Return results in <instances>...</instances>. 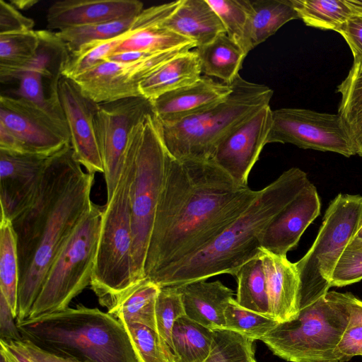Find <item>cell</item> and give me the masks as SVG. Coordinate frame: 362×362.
Returning <instances> with one entry per match:
<instances>
[{
    "instance_id": "cell-25",
    "label": "cell",
    "mask_w": 362,
    "mask_h": 362,
    "mask_svg": "<svg viewBox=\"0 0 362 362\" xmlns=\"http://www.w3.org/2000/svg\"><path fill=\"white\" fill-rule=\"evenodd\" d=\"M248 18L242 49L250 51L288 22L299 19L291 0H249Z\"/></svg>"
},
{
    "instance_id": "cell-17",
    "label": "cell",
    "mask_w": 362,
    "mask_h": 362,
    "mask_svg": "<svg viewBox=\"0 0 362 362\" xmlns=\"http://www.w3.org/2000/svg\"><path fill=\"white\" fill-rule=\"evenodd\" d=\"M317 188L310 182L272 221L267 228L262 248L286 256L295 248L310 224L320 214Z\"/></svg>"
},
{
    "instance_id": "cell-20",
    "label": "cell",
    "mask_w": 362,
    "mask_h": 362,
    "mask_svg": "<svg viewBox=\"0 0 362 362\" xmlns=\"http://www.w3.org/2000/svg\"><path fill=\"white\" fill-rule=\"evenodd\" d=\"M231 85L202 76L194 83L166 93L151 101L161 123H171L202 113L227 99Z\"/></svg>"
},
{
    "instance_id": "cell-39",
    "label": "cell",
    "mask_w": 362,
    "mask_h": 362,
    "mask_svg": "<svg viewBox=\"0 0 362 362\" xmlns=\"http://www.w3.org/2000/svg\"><path fill=\"white\" fill-rule=\"evenodd\" d=\"M253 342L229 329L214 330L211 352L205 362H255Z\"/></svg>"
},
{
    "instance_id": "cell-7",
    "label": "cell",
    "mask_w": 362,
    "mask_h": 362,
    "mask_svg": "<svg viewBox=\"0 0 362 362\" xmlns=\"http://www.w3.org/2000/svg\"><path fill=\"white\" fill-rule=\"evenodd\" d=\"M350 293L328 291L300 308L298 317L279 323L261 339L290 362H339L335 350L350 318Z\"/></svg>"
},
{
    "instance_id": "cell-11",
    "label": "cell",
    "mask_w": 362,
    "mask_h": 362,
    "mask_svg": "<svg viewBox=\"0 0 362 362\" xmlns=\"http://www.w3.org/2000/svg\"><path fill=\"white\" fill-rule=\"evenodd\" d=\"M291 144L304 149L356 155L349 130L339 114L284 107L272 110L267 144Z\"/></svg>"
},
{
    "instance_id": "cell-1",
    "label": "cell",
    "mask_w": 362,
    "mask_h": 362,
    "mask_svg": "<svg viewBox=\"0 0 362 362\" xmlns=\"http://www.w3.org/2000/svg\"><path fill=\"white\" fill-rule=\"evenodd\" d=\"M257 193L238 186L211 160L170 156L146 252L145 278L153 281L204 248L245 211Z\"/></svg>"
},
{
    "instance_id": "cell-44",
    "label": "cell",
    "mask_w": 362,
    "mask_h": 362,
    "mask_svg": "<svg viewBox=\"0 0 362 362\" xmlns=\"http://www.w3.org/2000/svg\"><path fill=\"white\" fill-rule=\"evenodd\" d=\"M34 21L23 15L11 2L0 0V34L33 30Z\"/></svg>"
},
{
    "instance_id": "cell-16",
    "label": "cell",
    "mask_w": 362,
    "mask_h": 362,
    "mask_svg": "<svg viewBox=\"0 0 362 362\" xmlns=\"http://www.w3.org/2000/svg\"><path fill=\"white\" fill-rule=\"evenodd\" d=\"M59 96L77 160L90 174L104 173L94 126L98 104L86 96L73 79L64 76L59 83Z\"/></svg>"
},
{
    "instance_id": "cell-35",
    "label": "cell",
    "mask_w": 362,
    "mask_h": 362,
    "mask_svg": "<svg viewBox=\"0 0 362 362\" xmlns=\"http://www.w3.org/2000/svg\"><path fill=\"white\" fill-rule=\"evenodd\" d=\"M128 30L118 37L93 41L83 45L74 52H69L63 69V76L74 79L103 62L108 60L110 56L127 37Z\"/></svg>"
},
{
    "instance_id": "cell-45",
    "label": "cell",
    "mask_w": 362,
    "mask_h": 362,
    "mask_svg": "<svg viewBox=\"0 0 362 362\" xmlns=\"http://www.w3.org/2000/svg\"><path fill=\"white\" fill-rule=\"evenodd\" d=\"M337 33L347 42L354 59H362V14H353Z\"/></svg>"
},
{
    "instance_id": "cell-10",
    "label": "cell",
    "mask_w": 362,
    "mask_h": 362,
    "mask_svg": "<svg viewBox=\"0 0 362 362\" xmlns=\"http://www.w3.org/2000/svg\"><path fill=\"white\" fill-rule=\"evenodd\" d=\"M362 212V196L338 194L329 204L316 238L295 262L300 279L299 308L325 295L343 251L354 238Z\"/></svg>"
},
{
    "instance_id": "cell-26",
    "label": "cell",
    "mask_w": 362,
    "mask_h": 362,
    "mask_svg": "<svg viewBox=\"0 0 362 362\" xmlns=\"http://www.w3.org/2000/svg\"><path fill=\"white\" fill-rule=\"evenodd\" d=\"M83 93L95 103H109L141 96L139 89L124 81L117 62L107 60L73 79Z\"/></svg>"
},
{
    "instance_id": "cell-14",
    "label": "cell",
    "mask_w": 362,
    "mask_h": 362,
    "mask_svg": "<svg viewBox=\"0 0 362 362\" xmlns=\"http://www.w3.org/2000/svg\"><path fill=\"white\" fill-rule=\"evenodd\" d=\"M272 124V110L266 105L229 132L217 144L211 160L241 187L258 160Z\"/></svg>"
},
{
    "instance_id": "cell-52",
    "label": "cell",
    "mask_w": 362,
    "mask_h": 362,
    "mask_svg": "<svg viewBox=\"0 0 362 362\" xmlns=\"http://www.w3.org/2000/svg\"><path fill=\"white\" fill-rule=\"evenodd\" d=\"M0 362H8L6 356L1 351H0Z\"/></svg>"
},
{
    "instance_id": "cell-21",
    "label": "cell",
    "mask_w": 362,
    "mask_h": 362,
    "mask_svg": "<svg viewBox=\"0 0 362 362\" xmlns=\"http://www.w3.org/2000/svg\"><path fill=\"white\" fill-rule=\"evenodd\" d=\"M259 256L264 272L270 312L279 323L299 314L300 279L295 263L286 256L261 249Z\"/></svg>"
},
{
    "instance_id": "cell-34",
    "label": "cell",
    "mask_w": 362,
    "mask_h": 362,
    "mask_svg": "<svg viewBox=\"0 0 362 362\" xmlns=\"http://www.w3.org/2000/svg\"><path fill=\"white\" fill-rule=\"evenodd\" d=\"M306 25L338 32L354 11L346 0H291Z\"/></svg>"
},
{
    "instance_id": "cell-19",
    "label": "cell",
    "mask_w": 362,
    "mask_h": 362,
    "mask_svg": "<svg viewBox=\"0 0 362 362\" xmlns=\"http://www.w3.org/2000/svg\"><path fill=\"white\" fill-rule=\"evenodd\" d=\"M144 10L137 0H64L52 4L47 13V30L66 28L133 18Z\"/></svg>"
},
{
    "instance_id": "cell-42",
    "label": "cell",
    "mask_w": 362,
    "mask_h": 362,
    "mask_svg": "<svg viewBox=\"0 0 362 362\" xmlns=\"http://www.w3.org/2000/svg\"><path fill=\"white\" fill-rule=\"evenodd\" d=\"M350 318L335 352L339 362L362 356V300L349 294Z\"/></svg>"
},
{
    "instance_id": "cell-24",
    "label": "cell",
    "mask_w": 362,
    "mask_h": 362,
    "mask_svg": "<svg viewBox=\"0 0 362 362\" xmlns=\"http://www.w3.org/2000/svg\"><path fill=\"white\" fill-rule=\"evenodd\" d=\"M198 56L194 50L180 52L139 84L141 96L152 101L160 95L190 85L202 76Z\"/></svg>"
},
{
    "instance_id": "cell-18",
    "label": "cell",
    "mask_w": 362,
    "mask_h": 362,
    "mask_svg": "<svg viewBox=\"0 0 362 362\" xmlns=\"http://www.w3.org/2000/svg\"><path fill=\"white\" fill-rule=\"evenodd\" d=\"M181 2L182 0H178L144 9L135 17L127 37L115 52L153 53L173 49L187 51L196 48L193 41L163 25Z\"/></svg>"
},
{
    "instance_id": "cell-9",
    "label": "cell",
    "mask_w": 362,
    "mask_h": 362,
    "mask_svg": "<svg viewBox=\"0 0 362 362\" xmlns=\"http://www.w3.org/2000/svg\"><path fill=\"white\" fill-rule=\"evenodd\" d=\"M103 211L93 203L66 240L47 272L28 318L68 308L71 301L90 284Z\"/></svg>"
},
{
    "instance_id": "cell-13",
    "label": "cell",
    "mask_w": 362,
    "mask_h": 362,
    "mask_svg": "<svg viewBox=\"0 0 362 362\" xmlns=\"http://www.w3.org/2000/svg\"><path fill=\"white\" fill-rule=\"evenodd\" d=\"M0 124L19 141L24 153L49 156L70 144L66 122L22 98L1 95Z\"/></svg>"
},
{
    "instance_id": "cell-22",
    "label": "cell",
    "mask_w": 362,
    "mask_h": 362,
    "mask_svg": "<svg viewBox=\"0 0 362 362\" xmlns=\"http://www.w3.org/2000/svg\"><path fill=\"white\" fill-rule=\"evenodd\" d=\"M185 316L211 329H224L225 310L234 292L220 281L199 280L176 286Z\"/></svg>"
},
{
    "instance_id": "cell-47",
    "label": "cell",
    "mask_w": 362,
    "mask_h": 362,
    "mask_svg": "<svg viewBox=\"0 0 362 362\" xmlns=\"http://www.w3.org/2000/svg\"><path fill=\"white\" fill-rule=\"evenodd\" d=\"M0 351L8 362H38L28 351L23 340L0 341Z\"/></svg>"
},
{
    "instance_id": "cell-23",
    "label": "cell",
    "mask_w": 362,
    "mask_h": 362,
    "mask_svg": "<svg viewBox=\"0 0 362 362\" xmlns=\"http://www.w3.org/2000/svg\"><path fill=\"white\" fill-rule=\"evenodd\" d=\"M163 25L193 41L197 47L212 42L226 33L225 27L206 0H182L178 8Z\"/></svg>"
},
{
    "instance_id": "cell-29",
    "label": "cell",
    "mask_w": 362,
    "mask_h": 362,
    "mask_svg": "<svg viewBox=\"0 0 362 362\" xmlns=\"http://www.w3.org/2000/svg\"><path fill=\"white\" fill-rule=\"evenodd\" d=\"M39 45L37 30L0 34V81H16L18 74L33 59Z\"/></svg>"
},
{
    "instance_id": "cell-33",
    "label": "cell",
    "mask_w": 362,
    "mask_h": 362,
    "mask_svg": "<svg viewBox=\"0 0 362 362\" xmlns=\"http://www.w3.org/2000/svg\"><path fill=\"white\" fill-rule=\"evenodd\" d=\"M234 276L238 284L237 303L245 309L272 317L262 262L259 255L241 266Z\"/></svg>"
},
{
    "instance_id": "cell-43",
    "label": "cell",
    "mask_w": 362,
    "mask_h": 362,
    "mask_svg": "<svg viewBox=\"0 0 362 362\" xmlns=\"http://www.w3.org/2000/svg\"><path fill=\"white\" fill-rule=\"evenodd\" d=\"M362 280V240L354 238L347 245L332 274L330 286L341 287Z\"/></svg>"
},
{
    "instance_id": "cell-40",
    "label": "cell",
    "mask_w": 362,
    "mask_h": 362,
    "mask_svg": "<svg viewBox=\"0 0 362 362\" xmlns=\"http://www.w3.org/2000/svg\"><path fill=\"white\" fill-rule=\"evenodd\" d=\"M181 295L176 286L161 287L156 304L157 332L173 350L172 330L175 321L185 316Z\"/></svg>"
},
{
    "instance_id": "cell-2",
    "label": "cell",
    "mask_w": 362,
    "mask_h": 362,
    "mask_svg": "<svg viewBox=\"0 0 362 362\" xmlns=\"http://www.w3.org/2000/svg\"><path fill=\"white\" fill-rule=\"evenodd\" d=\"M81 166L71 144L54 153L33 202L11 221L19 261L16 322L29 317L51 265L91 208L95 175Z\"/></svg>"
},
{
    "instance_id": "cell-51",
    "label": "cell",
    "mask_w": 362,
    "mask_h": 362,
    "mask_svg": "<svg viewBox=\"0 0 362 362\" xmlns=\"http://www.w3.org/2000/svg\"><path fill=\"white\" fill-rule=\"evenodd\" d=\"M354 238L362 240V212H361V215L359 224H358V226L357 228V231L356 233Z\"/></svg>"
},
{
    "instance_id": "cell-3",
    "label": "cell",
    "mask_w": 362,
    "mask_h": 362,
    "mask_svg": "<svg viewBox=\"0 0 362 362\" xmlns=\"http://www.w3.org/2000/svg\"><path fill=\"white\" fill-rule=\"evenodd\" d=\"M311 182L298 168L284 171L258 190L245 211L215 239L194 255L170 267L153 282L160 288L223 274L234 276L261 251L264 232L276 216Z\"/></svg>"
},
{
    "instance_id": "cell-27",
    "label": "cell",
    "mask_w": 362,
    "mask_h": 362,
    "mask_svg": "<svg viewBox=\"0 0 362 362\" xmlns=\"http://www.w3.org/2000/svg\"><path fill=\"white\" fill-rule=\"evenodd\" d=\"M202 73L218 78L230 85L239 75L247 54L226 33L195 48Z\"/></svg>"
},
{
    "instance_id": "cell-32",
    "label": "cell",
    "mask_w": 362,
    "mask_h": 362,
    "mask_svg": "<svg viewBox=\"0 0 362 362\" xmlns=\"http://www.w3.org/2000/svg\"><path fill=\"white\" fill-rule=\"evenodd\" d=\"M19 261L15 231L11 220L0 222V293L8 302L14 317L18 314Z\"/></svg>"
},
{
    "instance_id": "cell-15",
    "label": "cell",
    "mask_w": 362,
    "mask_h": 362,
    "mask_svg": "<svg viewBox=\"0 0 362 362\" xmlns=\"http://www.w3.org/2000/svg\"><path fill=\"white\" fill-rule=\"evenodd\" d=\"M52 155L0 149L1 218L12 221L32 204Z\"/></svg>"
},
{
    "instance_id": "cell-49",
    "label": "cell",
    "mask_w": 362,
    "mask_h": 362,
    "mask_svg": "<svg viewBox=\"0 0 362 362\" xmlns=\"http://www.w3.org/2000/svg\"><path fill=\"white\" fill-rule=\"evenodd\" d=\"M0 149L24 153L23 147L16 136L0 124Z\"/></svg>"
},
{
    "instance_id": "cell-5",
    "label": "cell",
    "mask_w": 362,
    "mask_h": 362,
    "mask_svg": "<svg viewBox=\"0 0 362 362\" xmlns=\"http://www.w3.org/2000/svg\"><path fill=\"white\" fill-rule=\"evenodd\" d=\"M132 160L129 185L132 216L133 283L145 279L144 263L158 199L170 155L163 137L161 123L153 113L134 125L127 144Z\"/></svg>"
},
{
    "instance_id": "cell-46",
    "label": "cell",
    "mask_w": 362,
    "mask_h": 362,
    "mask_svg": "<svg viewBox=\"0 0 362 362\" xmlns=\"http://www.w3.org/2000/svg\"><path fill=\"white\" fill-rule=\"evenodd\" d=\"M15 320L8 302L0 293V341L23 340Z\"/></svg>"
},
{
    "instance_id": "cell-53",
    "label": "cell",
    "mask_w": 362,
    "mask_h": 362,
    "mask_svg": "<svg viewBox=\"0 0 362 362\" xmlns=\"http://www.w3.org/2000/svg\"><path fill=\"white\" fill-rule=\"evenodd\" d=\"M255 362H257V361Z\"/></svg>"
},
{
    "instance_id": "cell-48",
    "label": "cell",
    "mask_w": 362,
    "mask_h": 362,
    "mask_svg": "<svg viewBox=\"0 0 362 362\" xmlns=\"http://www.w3.org/2000/svg\"><path fill=\"white\" fill-rule=\"evenodd\" d=\"M23 341L28 351L38 362H82L70 358L58 356L37 347L27 340L23 339Z\"/></svg>"
},
{
    "instance_id": "cell-38",
    "label": "cell",
    "mask_w": 362,
    "mask_h": 362,
    "mask_svg": "<svg viewBox=\"0 0 362 362\" xmlns=\"http://www.w3.org/2000/svg\"><path fill=\"white\" fill-rule=\"evenodd\" d=\"M122 322L140 362H179L170 346L156 330L141 324Z\"/></svg>"
},
{
    "instance_id": "cell-6",
    "label": "cell",
    "mask_w": 362,
    "mask_h": 362,
    "mask_svg": "<svg viewBox=\"0 0 362 362\" xmlns=\"http://www.w3.org/2000/svg\"><path fill=\"white\" fill-rule=\"evenodd\" d=\"M230 85L232 92L218 105L177 122H160L165 145L172 157L211 160L218 142L235 127L269 105L274 94L269 87L247 81L240 74Z\"/></svg>"
},
{
    "instance_id": "cell-31",
    "label": "cell",
    "mask_w": 362,
    "mask_h": 362,
    "mask_svg": "<svg viewBox=\"0 0 362 362\" xmlns=\"http://www.w3.org/2000/svg\"><path fill=\"white\" fill-rule=\"evenodd\" d=\"M171 339L179 362H205L211 352L214 330L185 315L175 321Z\"/></svg>"
},
{
    "instance_id": "cell-41",
    "label": "cell",
    "mask_w": 362,
    "mask_h": 362,
    "mask_svg": "<svg viewBox=\"0 0 362 362\" xmlns=\"http://www.w3.org/2000/svg\"><path fill=\"white\" fill-rule=\"evenodd\" d=\"M223 23L226 34L241 48L246 28L249 0H206Z\"/></svg>"
},
{
    "instance_id": "cell-50",
    "label": "cell",
    "mask_w": 362,
    "mask_h": 362,
    "mask_svg": "<svg viewBox=\"0 0 362 362\" xmlns=\"http://www.w3.org/2000/svg\"><path fill=\"white\" fill-rule=\"evenodd\" d=\"M37 3V1L33 0H23V1H12L11 4L14 6L17 9H28L32 7L35 4Z\"/></svg>"
},
{
    "instance_id": "cell-37",
    "label": "cell",
    "mask_w": 362,
    "mask_h": 362,
    "mask_svg": "<svg viewBox=\"0 0 362 362\" xmlns=\"http://www.w3.org/2000/svg\"><path fill=\"white\" fill-rule=\"evenodd\" d=\"M224 329L235 332L252 341L261 340L279 322L267 316L241 307L232 298L225 310Z\"/></svg>"
},
{
    "instance_id": "cell-36",
    "label": "cell",
    "mask_w": 362,
    "mask_h": 362,
    "mask_svg": "<svg viewBox=\"0 0 362 362\" xmlns=\"http://www.w3.org/2000/svg\"><path fill=\"white\" fill-rule=\"evenodd\" d=\"M134 18L76 26L56 33L65 42L69 52H74L89 42L112 39L122 35L129 29Z\"/></svg>"
},
{
    "instance_id": "cell-12",
    "label": "cell",
    "mask_w": 362,
    "mask_h": 362,
    "mask_svg": "<svg viewBox=\"0 0 362 362\" xmlns=\"http://www.w3.org/2000/svg\"><path fill=\"white\" fill-rule=\"evenodd\" d=\"M152 113L151 101L143 96L98 104L94 126L104 166L107 201L111 199L122 175L132 128Z\"/></svg>"
},
{
    "instance_id": "cell-4",
    "label": "cell",
    "mask_w": 362,
    "mask_h": 362,
    "mask_svg": "<svg viewBox=\"0 0 362 362\" xmlns=\"http://www.w3.org/2000/svg\"><path fill=\"white\" fill-rule=\"evenodd\" d=\"M23 340L82 362H140L123 323L108 312L83 305L17 322Z\"/></svg>"
},
{
    "instance_id": "cell-30",
    "label": "cell",
    "mask_w": 362,
    "mask_h": 362,
    "mask_svg": "<svg viewBox=\"0 0 362 362\" xmlns=\"http://www.w3.org/2000/svg\"><path fill=\"white\" fill-rule=\"evenodd\" d=\"M160 289L158 285L145 278L133 286L109 313L121 322L141 324L157 332L156 304Z\"/></svg>"
},
{
    "instance_id": "cell-8",
    "label": "cell",
    "mask_w": 362,
    "mask_h": 362,
    "mask_svg": "<svg viewBox=\"0 0 362 362\" xmlns=\"http://www.w3.org/2000/svg\"><path fill=\"white\" fill-rule=\"evenodd\" d=\"M132 160L126 148L122 175L103 208L90 287L99 303L112 311L135 285L132 272V228L129 185Z\"/></svg>"
},
{
    "instance_id": "cell-28",
    "label": "cell",
    "mask_w": 362,
    "mask_h": 362,
    "mask_svg": "<svg viewBox=\"0 0 362 362\" xmlns=\"http://www.w3.org/2000/svg\"><path fill=\"white\" fill-rule=\"evenodd\" d=\"M337 92L341 95L338 114L349 130L356 155L362 157V59H354Z\"/></svg>"
}]
</instances>
